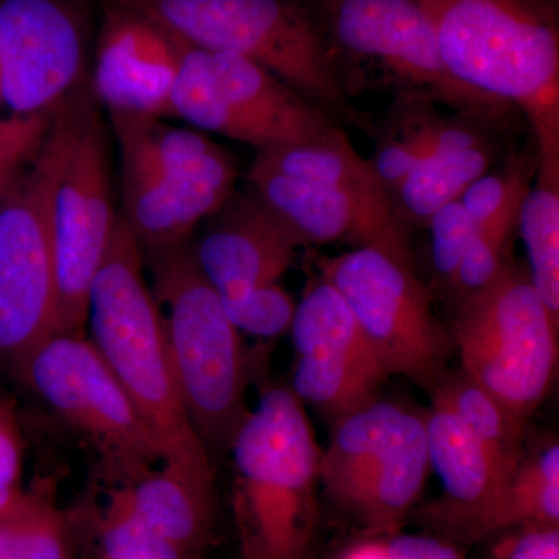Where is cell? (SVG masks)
<instances>
[{"label":"cell","mask_w":559,"mask_h":559,"mask_svg":"<svg viewBox=\"0 0 559 559\" xmlns=\"http://www.w3.org/2000/svg\"><path fill=\"white\" fill-rule=\"evenodd\" d=\"M388 547L392 559H463L448 540L429 535L393 533Z\"/></svg>","instance_id":"f35d334b"},{"label":"cell","mask_w":559,"mask_h":559,"mask_svg":"<svg viewBox=\"0 0 559 559\" xmlns=\"http://www.w3.org/2000/svg\"><path fill=\"white\" fill-rule=\"evenodd\" d=\"M492 559H559V528L521 527L500 540Z\"/></svg>","instance_id":"74e56055"},{"label":"cell","mask_w":559,"mask_h":559,"mask_svg":"<svg viewBox=\"0 0 559 559\" xmlns=\"http://www.w3.org/2000/svg\"><path fill=\"white\" fill-rule=\"evenodd\" d=\"M538 167V151L528 150L509 157L498 170H488L460 197L477 230L506 213L520 210Z\"/></svg>","instance_id":"f546056e"},{"label":"cell","mask_w":559,"mask_h":559,"mask_svg":"<svg viewBox=\"0 0 559 559\" xmlns=\"http://www.w3.org/2000/svg\"><path fill=\"white\" fill-rule=\"evenodd\" d=\"M132 511L189 559L207 544L215 522V479L162 463L130 485H120Z\"/></svg>","instance_id":"7402d4cb"},{"label":"cell","mask_w":559,"mask_h":559,"mask_svg":"<svg viewBox=\"0 0 559 559\" xmlns=\"http://www.w3.org/2000/svg\"><path fill=\"white\" fill-rule=\"evenodd\" d=\"M57 311L53 253L27 164L0 202V360L20 366L53 336Z\"/></svg>","instance_id":"5bb4252c"},{"label":"cell","mask_w":559,"mask_h":559,"mask_svg":"<svg viewBox=\"0 0 559 559\" xmlns=\"http://www.w3.org/2000/svg\"><path fill=\"white\" fill-rule=\"evenodd\" d=\"M242 559H308L318 527L320 450L296 393L266 390L230 450Z\"/></svg>","instance_id":"277c9868"},{"label":"cell","mask_w":559,"mask_h":559,"mask_svg":"<svg viewBox=\"0 0 559 559\" xmlns=\"http://www.w3.org/2000/svg\"><path fill=\"white\" fill-rule=\"evenodd\" d=\"M535 176L522 201L518 229L533 285L559 320V159L538 160Z\"/></svg>","instance_id":"83f0119b"},{"label":"cell","mask_w":559,"mask_h":559,"mask_svg":"<svg viewBox=\"0 0 559 559\" xmlns=\"http://www.w3.org/2000/svg\"><path fill=\"white\" fill-rule=\"evenodd\" d=\"M21 543L16 559H68L57 511L40 496L25 498L21 510Z\"/></svg>","instance_id":"e575fe53"},{"label":"cell","mask_w":559,"mask_h":559,"mask_svg":"<svg viewBox=\"0 0 559 559\" xmlns=\"http://www.w3.org/2000/svg\"><path fill=\"white\" fill-rule=\"evenodd\" d=\"M432 404L450 411L479 439L507 473L524 457L525 426L462 369L444 371L430 390Z\"/></svg>","instance_id":"4316f807"},{"label":"cell","mask_w":559,"mask_h":559,"mask_svg":"<svg viewBox=\"0 0 559 559\" xmlns=\"http://www.w3.org/2000/svg\"><path fill=\"white\" fill-rule=\"evenodd\" d=\"M333 423L320 488L369 532L393 535L428 479L425 414L377 399Z\"/></svg>","instance_id":"ba28073f"},{"label":"cell","mask_w":559,"mask_h":559,"mask_svg":"<svg viewBox=\"0 0 559 559\" xmlns=\"http://www.w3.org/2000/svg\"><path fill=\"white\" fill-rule=\"evenodd\" d=\"M16 370L51 411L86 437L110 479L130 485L162 462L156 437L83 334H53Z\"/></svg>","instance_id":"30bf717a"},{"label":"cell","mask_w":559,"mask_h":559,"mask_svg":"<svg viewBox=\"0 0 559 559\" xmlns=\"http://www.w3.org/2000/svg\"><path fill=\"white\" fill-rule=\"evenodd\" d=\"M209 51V50H207ZM224 97L249 130L257 151L314 142L336 124L330 112L270 70L240 55L209 51Z\"/></svg>","instance_id":"ac0fdd59"},{"label":"cell","mask_w":559,"mask_h":559,"mask_svg":"<svg viewBox=\"0 0 559 559\" xmlns=\"http://www.w3.org/2000/svg\"><path fill=\"white\" fill-rule=\"evenodd\" d=\"M171 116L189 121L197 130L252 145L248 128L221 91L209 51L182 40L171 91Z\"/></svg>","instance_id":"f1b7e54d"},{"label":"cell","mask_w":559,"mask_h":559,"mask_svg":"<svg viewBox=\"0 0 559 559\" xmlns=\"http://www.w3.org/2000/svg\"><path fill=\"white\" fill-rule=\"evenodd\" d=\"M0 102H2V98H0Z\"/></svg>","instance_id":"60d3db41"},{"label":"cell","mask_w":559,"mask_h":559,"mask_svg":"<svg viewBox=\"0 0 559 559\" xmlns=\"http://www.w3.org/2000/svg\"><path fill=\"white\" fill-rule=\"evenodd\" d=\"M444 64L469 90L521 109L538 160L559 159L558 0H417Z\"/></svg>","instance_id":"3957f363"},{"label":"cell","mask_w":559,"mask_h":559,"mask_svg":"<svg viewBox=\"0 0 559 559\" xmlns=\"http://www.w3.org/2000/svg\"><path fill=\"white\" fill-rule=\"evenodd\" d=\"M520 210L500 216L474 235L447 286L452 305L479 293L509 264L511 238L518 229Z\"/></svg>","instance_id":"4dcf8cb0"},{"label":"cell","mask_w":559,"mask_h":559,"mask_svg":"<svg viewBox=\"0 0 559 559\" xmlns=\"http://www.w3.org/2000/svg\"><path fill=\"white\" fill-rule=\"evenodd\" d=\"M51 116H10L0 120V202L14 176L32 159Z\"/></svg>","instance_id":"d590c367"},{"label":"cell","mask_w":559,"mask_h":559,"mask_svg":"<svg viewBox=\"0 0 559 559\" xmlns=\"http://www.w3.org/2000/svg\"><path fill=\"white\" fill-rule=\"evenodd\" d=\"M319 10L333 46L349 57L377 62L399 91L419 92L496 128L516 110L452 76L432 22L417 0H320Z\"/></svg>","instance_id":"8fae6325"},{"label":"cell","mask_w":559,"mask_h":559,"mask_svg":"<svg viewBox=\"0 0 559 559\" xmlns=\"http://www.w3.org/2000/svg\"><path fill=\"white\" fill-rule=\"evenodd\" d=\"M318 266L320 277L347 301L388 377L400 374L430 392L455 352L414 263L358 248L322 257Z\"/></svg>","instance_id":"9c48e42d"},{"label":"cell","mask_w":559,"mask_h":559,"mask_svg":"<svg viewBox=\"0 0 559 559\" xmlns=\"http://www.w3.org/2000/svg\"><path fill=\"white\" fill-rule=\"evenodd\" d=\"M426 227H429L430 238H432L430 242H432L433 271L447 288L469 242L477 234L476 226L462 202L454 201L437 210L430 216Z\"/></svg>","instance_id":"836d02e7"},{"label":"cell","mask_w":559,"mask_h":559,"mask_svg":"<svg viewBox=\"0 0 559 559\" xmlns=\"http://www.w3.org/2000/svg\"><path fill=\"white\" fill-rule=\"evenodd\" d=\"M252 168L307 186L355 191L390 200L370 159L360 156L345 132L337 127L314 142L257 151Z\"/></svg>","instance_id":"d4e9b609"},{"label":"cell","mask_w":559,"mask_h":559,"mask_svg":"<svg viewBox=\"0 0 559 559\" xmlns=\"http://www.w3.org/2000/svg\"><path fill=\"white\" fill-rule=\"evenodd\" d=\"M415 91H399L370 162L392 200L401 180L444 151L473 145L496 127L465 114H444Z\"/></svg>","instance_id":"44dd1931"},{"label":"cell","mask_w":559,"mask_h":559,"mask_svg":"<svg viewBox=\"0 0 559 559\" xmlns=\"http://www.w3.org/2000/svg\"><path fill=\"white\" fill-rule=\"evenodd\" d=\"M248 182L307 246L377 248L414 263L407 227L389 198L307 186L252 167Z\"/></svg>","instance_id":"e0dca14e"},{"label":"cell","mask_w":559,"mask_h":559,"mask_svg":"<svg viewBox=\"0 0 559 559\" xmlns=\"http://www.w3.org/2000/svg\"><path fill=\"white\" fill-rule=\"evenodd\" d=\"M334 559H392L388 540L367 539L342 550Z\"/></svg>","instance_id":"ab89813d"},{"label":"cell","mask_w":559,"mask_h":559,"mask_svg":"<svg viewBox=\"0 0 559 559\" xmlns=\"http://www.w3.org/2000/svg\"><path fill=\"white\" fill-rule=\"evenodd\" d=\"M425 417L430 469L439 474L443 496L419 513L430 527L457 538L495 502L514 473H507L450 411L432 404Z\"/></svg>","instance_id":"d6986e66"},{"label":"cell","mask_w":559,"mask_h":559,"mask_svg":"<svg viewBox=\"0 0 559 559\" xmlns=\"http://www.w3.org/2000/svg\"><path fill=\"white\" fill-rule=\"evenodd\" d=\"M289 333L296 349L290 390L301 403L334 421L380 399L388 373L347 301L326 280L308 286Z\"/></svg>","instance_id":"7c38bea8"},{"label":"cell","mask_w":559,"mask_h":559,"mask_svg":"<svg viewBox=\"0 0 559 559\" xmlns=\"http://www.w3.org/2000/svg\"><path fill=\"white\" fill-rule=\"evenodd\" d=\"M559 525V444L550 441L522 457L495 502L469 522L457 538L474 543L521 527Z\"/></svg>","instance_id":"cb8c5ba5"},{"label":"cell","mask_w":559,"mask_h":559,"mask_svg":"<svg viewBox=\"0 0 559 559\" xmlns=\"http://www.w3.org/2000/svg\"><path fill=\"white\" fill-rule=\"evenodd\" d=\"M194 257L205 277L223 290L280 283L305 245L299 234L259 191H231L210 218Z\"/></svg>","instance_id":"2e32d148"},{"label":"cell","mask_w":559,"mask_h":559,"mask_svg":"<svg viewBox=\"0 0 559 559\" xmlns=\"http://www.w3.org/2000/svg\"><path fill=\"white\" fill-rule=\"evenodd\" d=\"M234 157L186 178L123 176V216L143 252L167 249L191 240L237 189Z\"/></svg>","instance_id":"ffe728a7"},{"label":"cell","mask_w":559,"mask_h":559,"mask_svg":"<svg viewBox=\"0 0 559 559\" xmlns=\"http://www.w3.org/2000/svg\"><path fill=\"white\" fill-rule=\"evenodd\" d=\"M452 307L447 326L460 369L527 426L554 384L559 326L527 264L511 259L488 286Z\"/></svg>","instance_id":"52a82bcc"},{"label":"cell","mask_w":559,"mask_h":559,"mask_svg":"<svg viewBox=\"0 0 559 559\" xmlns=\"http://www.w3.org/2000/svg\"><path fill=\"white\" fill-rule=\"evenodd\" d=\"M22 448L20 433L9 412L0 406V520L13 516L24 503L21 489Z\"/></svg>","instance_id":"8d00e7d4"},{"label":"cell","mask_w":559,"mask_h":559,"mask_svg":"<svg viewBox=\"0 0 559 559\" xmlns=\"http://www.w3.org/2000/svg\"><path fill=\"white\" fill-rule=\"evenodd\" d=\"M219 297L235 329L257 337L288 333L296 314V301L280 283L223 290Z\"/></svg>","instance_id":"d6a6232c"},{"label":"cell","mask_w":559,"mask_h":559,"mask_svg":"<svg viewBox=\"0 0 559 559\" xmlns=\"http://www.w3.org/2000/svg\"><path fill=\"white\" fill-rule=\"evenodd\" d=\"M58 285L55 334H83L87 294L112 240L109 143L90 81L51 114L31 162Z\"/></svg>","instance_id":"7a4b0ae2"},{"label":"cell","mask_w":559,"mask_h":559,"mask_svg":"<svg viewBox=\"0 0 559 559\" xmlns=\"http://www.w3.org/2000/svg\"><path fill=\"white\" fill-rule=\"evenodd\" d=\"M179 40L145 13L116 0L103 20L91 91L109 116H171Z\"/></svg>","instance_id":"9a60e30c"},{"label":"cell","mask_w":559,"mask_h":559,"mask_svg":"<svg viewBox=\"0 0 559 559\" xmlns=\"http://www.w3.org/2000/svg\"><path fill=\"white\" fill-rule=\"evenodd\" d=\"M190 46L261 66L323 109L347 105L336 51L296 0H121Z\"/></svg>","instance_id":"8992f818"},{"label":"cell","mask_w":559,"mask_h":559,"mask_svg":"<svg viewBox=\"0 0 559 559\" xmlns=\"http://www.w3.org/2000/svg\"><path fill=\"white\" fill-rule=\"evenodd\" d=\"M500 157L502 146L492 134L432 157L411 171L393 191L396 215L406 227L428 226L437 210L459 201L471 183L491 170Z\"/></svg>","instance_id":"484cf974"},{"label":"cell","mask_w":559,"mask_h":559,"mask_svg":"<svg viewBox=\"0 0 559 559\" xmlns=\"http://www.w3.org/2000/svg\"><path fill=\"white\" fill-rule=\"evenodd\" d=\"M86 80V32L69 0H0V98L51 116Z\"/></svg>","instance_id":"4fadbf2b"},{"label":"cell","mask_w":559,"mask_h":559,"mask_svg":"<svg viewBox=\"0 0 559 559\" xmlns=\"http://www.w3.org/2000/svg\"><path fill=\"white\" fill-rule=\"evenodd\" d=\"M90 341L100 353L170 463L215 479L212 455L191 426L164 319L145 271V253L121 213L87 294Z\"/></svg>","instance_id":"6da1fadb"},{"label":"cell","mask_w":559,"mask_h":559,"mask_svg":"<svg viewBox=\"0 0 559 559\" xmlns=\"http://www.w3.org/2000/svg\"><path fill=\"white\" fill-rule=\"evenodd\" d=\"M143 253L183 406L213 459L230 450L250 411L248 349L198 264L193 241Z\"/></svg>","instance_id":"5b68a950"},{"label":"cell","mask_w":559,"mask_h":559,"mask_svg":"<svg viewBox=\"0 0 559 559\" xmlns=\"http://www.w3.org/2000/svg\"><path fill=\"white\" fill-rule=\"evenodd\" d=\"M123 176L186 178L231 159L207 135L153 117L110 116Z\"/></svg>","instance_id":"603a6c76"},{"label":"cell","mask_w":559,"mask_h":559,"mask_svg":"<svg viewBox=\"0 0 559 559\" xmlns=\"http://www.w3.org/2000/svg\"><path fill=\"white\" fill-rule=\"evenodd\" d=\"M98 535L105 559H186L171 543L140 520L120 487L110 491Z\"/></svg>","instance_id":"1f68e13d"}]
</instances>
